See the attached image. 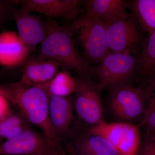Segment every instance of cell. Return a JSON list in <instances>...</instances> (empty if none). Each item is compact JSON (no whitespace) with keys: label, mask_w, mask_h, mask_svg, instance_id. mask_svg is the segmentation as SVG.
<instances>
[{"label":"cell","mask_w":155,"mask_h":155,"mask_svg":"<svg viewBox=\"0 0 155 155\" xmlns=\"http://www.w3.org/2000/svg\"><path fill=\"white\" fill-rule=\"evenodd\" d=\"M0 93L21 116L42 130L52 148H61L60 139L50 121L49 97L42 89L19 81L0 85Z\"/></svg>","instance_id":"6da1fadb"},{"label":"cell","mask_w":155,"mask_h":155,"mask_svg":"<svg viewBox=\"0 0 155 155\" xmlns=\"http://www.w3.org/2000/svg\"><path fill=\"white\" fill-rule=\"evenodd\" d=\"M47 34L41 44L39 58L59 64L63 70H71L80 77L88 78L91 65L83 57L69 26H62L47 18Z\"/></svg>","instance_id":"7a4b0ae2"},{"label":"cell","mask_w":155,"mask_h":155,"mask_svg":"<svg viewBox=\"0 0 155 155\" xmlns=\"http://www.w3.org/2000/svg\"><path fill=\"white\" fill-rule=\"evenodd\" d=\"M105 22L84 14L69 26L83 57L91 64L100 63L110 54Z\"/></svg>","instance_id":"3957f363"},{"label":"cell","mask_w":155,"mask_h":155,"mask_svg":"<svg viewBox=\"0 0 155 155\" xmlns=\"http://www.w3.org/2000/svg\"><path fill=\"white\" fill-rule=\"evenodd\" d=\"M138 56L110 53L100 63L91 66L88 78H93L102 92L126 84H132L136 78V67Z\"/></svg>","instance_id":"277c9868"},{"label":"cell","mask_w":155,"mask_h":155,"mask_svg":"<svg viewBox=\"0 0 155 155\" xmlns=\"http://www.w3.org/2000/svg\"><path fill=\"white\" fill-rule=\"evenodd\" d=\"M109 104L115 117L125 121L142 118L148 98L152 93L145 86L136 87L132 84L108 91Z\"/></svg>","instance_id":"5b68a950"},{"label":"cell","mask_w":155,"mask_h":155,"mask_svg":"<svg viewBox=\"0 0 155 155\" xmlns=\"http://www.w3.org/2000/svg\"><path fill=\"white\" fill-rule=\"evenodd\" d=\"M131 14L126 13L116 22L107 25V41L110 52L137 55L145 41L143 33Z\"/></svg>","instance_id":"8992f818"},{"label":"cell","mask_w":155,"mask_h":155,"mask_svg":"<svg viewBox=\"0 0 155 155\" xmlns=\"http://www.w3.org/2000/svg\"><path fill=\"white\" fill-rule=\"evenodd\" d=\"M88 133L102 137L112 145L119 155H139L140 134L138 127L127 122H104L90 127Z\"/></svg>","instance_id":"52a82bcc"},{"label":"cell","mask_w":155,"mask_h":155,"mask_svg":"<svg viewBox=\"0 0 155 155\" xmlns=\"http://www.w3.org/2000/svg\"><path fill=\"white\" fill-rule=\"evenodd\" d=\"M76 80L77 90L72 101L80 119L91 127L104 122L101 92L97 84L89 78Z\"/></svg>","instance_id":"ba28073f"},{"label":"cell","mask_w":155,"mask_h":155,"mask_svg":"<svg viewBox=\"0 0 155 155\" xmlns=\"http://www.w3.org/2000/svg\"><path fill=\"white\" fill-rule=\"evenodd\" d=\"M23 10L43 14L50 19L62 18L71 21L84 11L81 0H19Z\"/></svg>","instance_id":"9c48e42d"},{"label":"cell","mask_w":155,"mask_h":155,"mask_svg":"<svg viewBox=\"0 0 155 155\" xmlns=\"http://www.w3.org/2000/svg\"><path fill=\"white\" fill-rule=\"evenodd\" d=\"M11 16L17 25L19 38L31 52L46 36V22L41 17L33 15L21 8H14Z\"/></svg>","instance_id":"30bf717a"},{"label":"cell","mask_w":155,"mask_h":155,"mask_svg":"<svg viewBox=\"0 0 155 155\" xmlns=\"http://www.w3.org/2000/svg\"><path fill=\"white\" fill-rule=\"evenodd\" d=\"M52 148L43 134L26 129L0 145V155H34Z\"/></svg>","instance_id":"8fae6325"},{"label":"cell","mask_w":155,"mask_h":155,"mask_svg":"<svg viewBox=\"0 0 155 155\" xmlns=\"http://www.w3.org/2000/svg\"><path fill=\"white\" fill-rule=\"evenodd\" d=\"M30 53L15 31H7L0 34L1 66L9 68L23 66Z\"/></svg>","instance_id":"7c38bea8"},{"label":"cell","mask_w":155,"mask_h":155,"mask_svg":"<svg viewBox=\"0 0 155 155\" xmlns=\"http://www.w3.org/2000/svg\"><path fill=\"white\" fill-rule=\"evenodd\" d=\"M60 66L52 60L30 55L23 65L19 81L27 85H36L47 83L59 72Z\"/></svg>","instance_id":"4fadbf2b"},{"label":"cell","mask_w":155,"mask_h":155,"mask_svg":"<svg viewBox=\"0 0 155 155\" xmlns=\"http://www.w3.org/2000/svg\"><path fill=\"white\" fill-rule=\"evenodd\" d=\"M128 5L125 0H87L84 1L83 7L84 14L110 25L127 13Z\"/></svg>","instance_id":"5bb4252c"},{"label":"cell","mask_w":155,"mask_h":155,"mask_svg":"<svg viewBox=\"0 0 155 155\" xmlns=\"http://www.w3.org/2000/svg\"><path fill=\"white\" fill-rule=\"evenodd\" d=\"M73 101L70 96H51L49 99V114L58 138L66 133L73 120Z\"/></svg>","instance_id":"9a60e30c"},{"label":"cell","mask_w":155,"mask_h":155,"mask_svg":"<svg viewBox=\"0 0 155 155\" xmlns=\"http://www.w3.org/2000/svg\"><path fill=\"white\" fill-rule=\"evenodd\" d=\"M72 151L80 155H119L105 138L89 134L75 142Z\"/></svg>","instance_id":"2e32d148"},{"label":"cell","mask_w":155,"mask_h":155,"mask_svg":"<svg viewBox=\"0 0 155 155\" xmlns=\"http://www.w3.org/2000/svg\"><path fill=\"white\" fill-rule=\"evenodd\" d=\"M128 8L141 30L150 36L155 31V0H133Z\"/></svg>","instance_id":"e0dca14e"},{"label":"cell","mask_w":155,"mask_h":155,"mask_svg":"<svg viewBox=\"0 0 155 155\" xmlns=\"http://www.w3.org/2000/svg\"><path fill=\"white\" fill-rule=\"evenodd\" d=\"M36 86L42 89L49 97L70 96L75 93L77 88L76 79L72 77L67 70L58 72L48 82Z\"/></svg>","instance_id":"ac0fdd59"},{"label":"cell","mask_w":155,"mask_h":155,"mask_svg":"<svg viewBox=\"0 0 155 155\" xmlns=\"http://www.w3.org/2000/svg\"><path fill=\"white\" fill-rule=\"evenodd\" d=\"M155 71V31L148 36L137 59L136 75L143 80Z\"/></svg>","instance_id":"d6986e66"},{"label":"cell","mask_w":155,"mask_h":155,"mask_svg":"<svg viewBox=\"0 0 155 155\" xmlns=\"http://www.w3.org/2000/svg\"><path fill=\"white\" fill-rule=\"evenodd\" d=\"M26 129L22 119L17 115L10 114L0 121V137L7 140L18 136Z\"/></svg>","instance_id":"ffe728a7"},{"label":"cell","mask_w":155,"mask_h":155,"mask_svg":"<svg viewBox=\"0 0 155 155\" xmlns=\"http://www.w3.org/2000/svg\"><path fill=\"white\" fill-rule=\"evenodd\" d=\"M148 106L143 116L140 126L147 132L155 131V93H152L147 99Z\"/></svg>","instance_id":"44dd1931"},{"label":"cell","mask_w":155,"mask_h":155,"mask_svg":"<svg viewBox=\"0 0 155 155\" xmlns=\"http://www.w3.org/2000/svg\"><path fill=\"white\" fill-rule=\"evenodd\" d=\"M19 5V0H1L0 2V28L7 22L12 11Z\"/></svg>","instance_id":"7402d4cb"},{"label":"cell","mask_w":155,"mask_h":155,"mask_svg":"<svg viewBox=\"0 0 155 155\" xmlns=\"http://www.w3.org/2000/svg\"><path fill=\"white\" fill-rule=\"evenodd\" d=\"M139 155H155V137L151 132H146Z\"/></svg>","instance_id":"603a6c76"},{"label":"cell","mask_w":155,"mask_h":155,"mask_svg":"<svg viewBox=\"0 0 155 155\" xmlns=\"http://www.w3.org/2000/svg\"><path fill=\"white\" fill-rule=\"evenodd\" d=\"M10 104L8 101L0 93V121L11 114Z\"/></svg>","instance_id":"cb8c5ba5"},{"label":"cell","mask_w":155,"mask_h":155,"mask_svg":"<svg viewBox=\"0 0 155 155\" xmlns=\"http://www.w3.org/2000/svg\"><path fill=\"white\" fill-rule=\"evenodd\" d=\"M145 86L153 93L155 92V71L151 73L143 79Z\"/></svg>","instance_id":"d4e9b609"},{"label":"cell","mask_w":155,"mask_h":155,"mask_svg":"<svg viewBox=\"0 0 155 155\" xmlns=\"http://www.w3.org/2000/svg\"><path fill=\"white\" fill-rule=\"evenodd\" d=\"M61 149L58 150H51L48 151L34 155H59V152Z\"/></svg>","instance_id":"484cf974"},{"label":"cell","mask_w":155,"mask_h":155,"mask_svg":"<svg viewBox=\"0 0 155 155\" xmlns=\"http://www.w3.org/2000/svg\"><path fill=\"white\" fill-rule=\"evenodd\" d=\"M59 155H67L66 152L62 149V148L61 150H60V152H59Z\"/></svg>","instance_id":"4316f807"},{"label":"cell","mask_w":155,"mask_h":155,"mask_svg":"<svg viewBox=\"0 0 155 155\" xmlns=\"http://www.w3.org/2000/svg\"><path fill=\"white\" fill-rule=\"evenodd\" d=\"M70 154H71V155H80L79 154H78L76 153H75V152H74L72 151L71 152V153H70Z\"/></svg>","instance_id":"83f0119b"},{"label":"cell","mask_w":155,"mask_h":155,"mask_svg":"<svg viewBox=\"0 0 155 155\" xmlns=\"http://www.w3.org/2000/svg\"><path fill=\"white\" fill-rule=\"evenodd\" d=\"M151 133H152L153 135L155 137V131H153V132H152Z\"/></svg>","instance_id":"f1b7e54d"},{"label":"cell","mask_w":155,"mask_h":155,"mask_svg":"<svg viewBox=\"0 0 155 155\" xmlns=\"http://www.w3.org/2000/svg\"><path fill=\"white\" fill-rule=\"evenodd\" d=\"M1 0H0V2H1Z\"/></svg>","instance_id":"f546056e"}]
</instances>
